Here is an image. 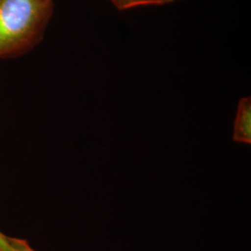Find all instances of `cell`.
Listing matches in <instances>:
<instances>
[{"mask_svg":"<svg viewBox=\"0 0 251 251\" xmlns=\"http://www.w3.org/2000/svg\"><path fill=\"white\" fill-rule=\"evenodd\" d=\"M53 0H0V58L31 50L43 37Z\"/></svg>","mask_w":251,"mask_h":251,"instance_id":"1","label":"cell"},{"mask_svg":"<svg viewBox=\"0 0 251 251\" xmlns=\"http://www.w3.org/2000/svg\"><path fill=\"white\" fill-rule=\"evenodd\" d=\"M233 139L240 144H251V99L245 97L239 100L233 123Z\"/></svg>","mask_w":251,"mask_h":251,"instance_id":"2","label":"cell"},{"mask_svg":"<svg viewBox=\"0 0 251 251\" xmlns=\"http://www.w3.org/2000/svg\"><path fill=\"white\" fill-rule=\"evenodd\" d=\"M119 10L133 9L144 6H160L167 4L166 0H110Z\"/></svg>","mask_w":251,"mask_h":251,"instance_id":"3","label":"cell"},{"mask_svg":"<svg viewBox=\"0 0 251 251\" xmlns=\"http://www.w3.org/2000/svg\"><path fill=\"white\" fill-rule=\"evenodd\" d=\"M0 251H19L10 241V237H7L0 233Z\"/></svg>","mask_w":251,"mask_h":251,"instance_id":"4","label":"cell"},{"mask_svg":"<svg viewBox=\"0 0 251 251\" xmlns=\"http://www.w3.org/2000/svg\"><path fill=\"white\" fill-rule=\"evenodd\" d=\"M10 241L12 243V245L18 250L19 251H36L35 250H33L29 244L25 241V240H22V239H18V238H10Z\"/></svg>","mask_w":251,"mask_h":251,"instance_id":"5","label":"cell"},{"mask_svg":"<svg viewBox=\"0 0 251 251\" xmlns=\"http://www.w3.org/2000/svg\"><path fill=\"white\" fill-rule=\"evenodd\" d=\"M174 1H177V0H166L167 4H169V3H171V2H174Z\"/></svg>","mask_w":251,"mask_h":251,"instance_id":"6","label":"cell"}]
</instances>
